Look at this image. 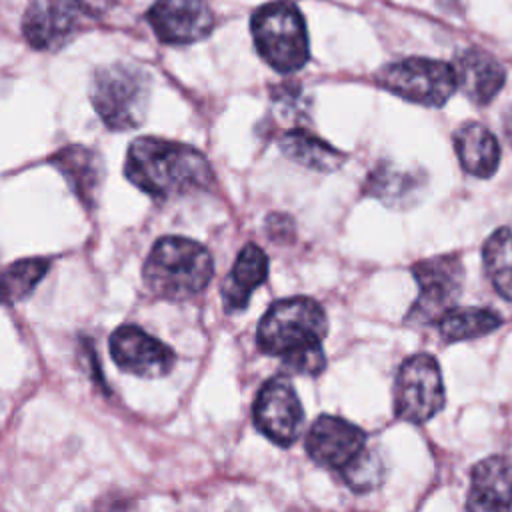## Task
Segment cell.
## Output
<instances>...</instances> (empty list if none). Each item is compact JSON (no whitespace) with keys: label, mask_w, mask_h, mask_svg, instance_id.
I'll return each mask as SVG.
<instances>
[{"label":"cell","mask_w":512,"mask_h":512,"mask_svg":"<svg viewBox=\"0 0 512 512\" xmlns=\"http://www.w3.org/2000/svg\"><path fill=\"white\" fill-rule=\"evenodd\" d=\"M148 22L164 44H192L214 28V14L206 0H156Z\"/></svg>","instance_id":"7c38bea8"},{"label":"cell","mask_w":512,"mask_h":512,"mask_svg":"<svg viewBox=\"0 0 512 512\" xmlns=\"http://www.w3.org/2000/svg\"><path fill=\"white\" fill-rule=\"evenodd\" d=\"M110 354L124 372L140 378L166 376L176 362V354L168 344L134 324L118 326L112 332Z\"/></svg>","instance_id":"8fae6325"},{"label":"cell","mask_w":512,"mask_h":512,"mask_svg":"<svg viewBox=\"0 0 512 512\" xmlns=\"http://www.w3.org/2000/svg\"><path fill=\"white\" fill-rule=\"evenodd\" d=\"M328 318L314 298L292 296L274 302L256 330L258 348L282 360L288 374L318 376L326 368L322 340Z\"/></svg>","instance_id":"6da1fadb"},{"label":"cell","mask_w":512,"mask_h":512,"mask_svg":"<svg viewBox=\"0 0 512 512\" xmlns=\"http://www.w3.org/2000/svg\"><path fill=\"white\" fill-rule=\"evenodd\" d=\"M50 264V258L34 256L16 260L6 270H0V304H16L28 298L46 276Z\"/></svg>","instance_id":"603a6c76"},{"label":"cell","mask_w":512,"mask_h":512,"mask_svg":"<svg viewBox=\"0 0 512 512\" xmlns=\"http://www.w3.org/2000/svg\"><path fill=\"white\" fill-rule=\"evenodd\" d=\"M82 18L68 0H30L22 16V34L32 48L56 52L76 36Z\"/></svg>","instance_id":"4fadbf2b"},{"label":"cell","mask_w":512,"mask_h":512,"mask_svg":"<svg viewBox=\"0 0 512 512\" xmlns=\"http://www.w3.org/2000/svg\"><path fill=\"white\" fill-rule=\"evenodd\" d=\"M280 150L294 162L318 170V172H334L346 162V154L316 134L308 132L302 126H294L286 130L280 140Z\"/></svg>","instance_id":"ffe728a7"},{"label":"cell","mask_w":512,"mask_h":512,"mask_svg":"<svg viewBox=\"0 0 512 512\" xmlns=\"http://www.w3.org/2000/svg\"><path fill=\"white\" fill-rule=\"evenodd\" d=\"M268 276V256L256 244H246L222 284V302L226 312L244 310L254 288Z\"/></svg>","instance_id":"d6986e66"},{"label":"cell","mask_w":512,"mask_h":512,"mask_svg":"<svg viewBox=\"0 0 512 512\" xmlns=\"http://www.w3.org/2000/svg\"><path fill=\"white\" fill-rule=\"evenodd\" d=\"M412 276L418 284V296L406 314V324H436L458 304L464 288V264L458 254L422 258L412 264Z\"/></svg>","instance_id":"8992f818"},{"label":"cell","mask_w":512,"mask_h":512,"mask_svg":"<svg viewBox=\"0 0 512 512\" xmlns=\"http://www.w3.org/2000/svg\"><path fill=\"white\" fill-rule=\"evenodd\" d=\"M454 150L466 174L476 178H490L500 166V142L480 122L468 120L454 130Z\"/></svg>","instance_id":"ac0fdd59"},{"label":"cell","mask_w":512,"mask_h":512,"mask_svg":"<svg viewBox=\"0 0 512 512\" xmlns=\"http://www.w3.org/2000/svg\"><path fill=\"white\" fill-rule=\"evenodd\" d=\"M48 162L64 176L70 190L86 210L96 206L104 180V162L94 148L68 144L54 152Z\"/></svg>","instance_id":"5bb4252c"},{"label":"cell","mask_w":512,"mask_h":512,"mask_svg":"<svg viewBox=\"0 0 512 512\" xmlns=\"http://www.w3.org/2000/svg\"><path fill=\"white\" fill-rule=\"evenodd\" d=\"M482 264L492 288L512 302V230H494L482 246Z\"/></svg>","instance_id":"7402d4cb"},{"label":"cell","mask_w":512,"mask_h":512,"mask_svg":"<svg viewBox=\"0 0 512 512\" xmlns=\"http://www.w3.org/2000/svg\"><path fill=\"white\" fill-rule=\"evenodd\" d=\"M124 172L136 188L158 200L208 190L214 184V172L200 150L158 136H142L130 144Z\"/></svg>","instance_id":"7a4b0ae2"},{"label":"cell","mask_w":512,"mask_h":512,"mask_svg":"<svg viewBox=\"0 0 512 512\" xmlns=\"http://www.w3.org/2000/svg\"><path fill=\"white\" fill-rule=\"evenodd\" d=\"M214 272L210 252L196 240L182 236L160 238L142 268L146 288L170 302H182L200 294Z\"/></svg>","instance_id":"3957f363"},{"label":"cell","mask_w":512,"mask_h":512,"mask_svg":"<svg viewBox=\"0 0 512 512\" xmlns=\"http://www.w3.org/2000/svg\"><path fill=\"white\" fill-rule=\"evenodd\" d=\"M68 2L84 18H102L112 4V0H68Z\"/></svg>","instance_id":"d4e9b609"},{"label":"cell","mask_w":512,"mask_h":512,"mask_svg":"<svg viewBox=\"0 0 512 512\" xmlns=\"http://www.w3.org/2000/svg\"><path fill=\"white\" fill-rule=\"evenodd\" d=\"M466 508L480 512L512 508V460L488 456L474 464Z\"/></svg>","instance_id":"9a60e30c"},{"label":"cell","mask_w":512,"mask_h":512,"mask_svg":"<svg viewBox=\"0 0 512 512\" xmlns=\"http://www.w3.org/2000/svg\"><path fill=\"white\" fill-rule=\"evenodd\" d=\"M252 38L262 60L276 72L300 70L310 56L308 32L302 14L284 0L268 2L252 14Z\"/></svg>","instance_id":"5b68a950"},{"label":"cell","mask_w":512,"mask_h":512,"mask_svg":"<svg viewBox=\"0 0 512 512\" xmlns=\"http://www.w3.org/2000/svg\"><path fill=\"white\" fill-rule=\"evenodd\" d=\"M426 188V174L418 168H402L390 160L378 162L366 176L364 192L392 208H408Z\"/></svg>","instance_id":"e0dca14e"},{"label":"cell","mask_w":512,"mask_h":512,"mask_svg":"<svg viewBox=\"0 0 512 512\" xmlns=\"http://www.w3.org/2000/svg\"><path fill=\"white\" fill-rule=\"evenodd\" d=\"M338 476L352 492L364 494L382 484L384 462L376 450L366 446Z\"/></svg>","instance_id":"cb8c5ba5"},{"label":"cell","mask_w":512,"mask_h":512,"mask_svg":"<svg viewBox=\"0 0 512 512\" xmlns=\"http://www.w3.org/2000/svg\"><path fill=\"white\" fill-rule=\"evenodd\" d=\"M436 326L444 342H460L494 332L502 326V316L490 308L454 306L436 322Z\"/></svg>","instance_id":"44dd1931"},{"label":"cell","mask_w":512,"mask_h":512,"mask_svg":"<svg viewBox=\"0 0 512 512\" xmlns=\"http://www.w3.org/2000/svg\"><path fill=\"white\" fill-rule=\"evenodd\" d=\"M366 446V432L340 416H318L306 434L308 456L318 466L336 474H340Z\"/></svg>","instance_id":"30bf717a"},{"label":"cell","mask_w":512,"mask_h":512,"mask_svg":"<svg viewBox=\"0 0 512 512\" xmlns=\"http://www.w3.org/2000/svg\"><path fill=\"white\" fill-rule=\"evenodd\" d=\"M152 76L132 62H114L96 70L90 98L100 120L110 130H132L146 118Z\"/></svg>","instance_id":"277c9868"},{"label":"cell","mask_w":512,"mask_h":512,"mask_svg":"<svg viewBox=\"0 0 512 512\" xmlns=\"http://www.w3.org/2000/svg\"><path fill=\"white\" fill-rule=\"evenodd\" d=\"M378 84L414 104L428 108L444 106L458 90L452 64L430 58H402L376 74Z\"/></svg>","instance_id":"52a82bcc"},{"label":"cell","mask_w":512,"mask_h":512,"mask_svg":"<svg viewBox=\"0 0 512 512\" xmlns=\"http://www.w3.org/2000/svg\"><path fill=\"white\" fill-rule=\"evenodd\" d=\"M254 424L274 444L290 446L300 436L304 410L288 378L274 376L262 384L254 400Z\"/></svg>","instance_id":"9c48e42d"},{"label":"cell","mask_w":512,"mask_h":512,"mask_svg":"<svg viewBox=\"0 0 512 512\" xmlns=\"http://www.w3.org/2000/svg\"><path fill=\"white\" fill-rule=\"evenodd\" d=\"M502 126H504V136H506L508 144L512 146V106H508V108H506V112H504V122H502Z\"/></svg>","instance_id":"484cf974"},{"label":"cell","mask_w":512,"mask_h":512,"mask_svg":"<svg viewBox=\"0 0 512 512\" xmlns=\"http://www.w3.org/2000/svg\"><path fill=\"white\" fill-rule=\"evenodd\" d=\"M452 66L456 72L458 88L470 102L478 106L490 104L506 82L504 66L492 54L480 48H468L460 52Z\"/></svg>","instance_id":"2e32d148"},{"label":"cell","mask_w":512,"mask_h":512,"mask_svg":"<svg viewBox=\"0 0 512 512\" xmlns=\"http://www.w3.org/2000/svg\"><path fill=\"white\" fill-rule=\"evenodd\" d=\"M446 402L440 364L426 352L406 358L394 380V414L410 424L428 422Z\"/></svg>","instance_id":"ba28073f"}]
</instances>
